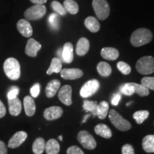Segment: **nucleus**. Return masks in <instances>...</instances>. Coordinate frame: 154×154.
<instances>
[{"instance_id":"obj_1","label":"nucleus","mask_w":154,"mask_h":154,"mask_svg":"<svg viewBox=\"0 0 154 154\" xmlns=\"http://www.w3.org/2000/svg\"><path fill=\"white\" fill-rule=\"evenodd\" d=\"M153 38V34L149 29L146 28H140L136 30L131 36V43L136 47L149 43Z\"/></svg>"},{"instance_id":"obj_2","label":"nucleus","mask_w":154,"mask_h":154,"mask_svg":"<svg viewBox=\"0 0 154 154\" xmlns=\"http://www.w3.org/2000/svg\"><path fill=\"white\" fill-rule=\"evenodd\" d=\"M4 71L7 76L10 79H19L21 75V67L19 62L15 58H8L4 63Z\"/></svg>"},{"instance_id":"obj_3","label":"nucleus","mask_w":154,"mask_h":154,"mask_svg":"<svg viewBox=\"0 0 154 154\" xmlns=\"http://www.w3.org/2000/svg\"><path fill=\"white\" fill-rule=\"evenodd\" d=\"M136 69L140 74H153L154 72V58L151 56L141 57L136 62Z\"/></svg>"},{"instance_id":"obj_4","label":"nucleus","mask_w":154,"mask_h":154,"mask_svg":"<svg viewBox=\"0 0 154 154\" xmlns=\"http://www.w3.org/2000/svg\"><path fill=\"white\" fill-rule=\"evenodd\" d=\"M109 117L113 126L119 130L126 131L131 128V124L129 121L123 118L116 110L111 109L109 113Z\"/></svg>"},{"instance_id":"obj_5","label":"nucleus","mask_w":154,"mask_h":154,"mask_svg":"<svg viewBox=\"0 0 154 154\" xmlns=\"http://www.w3.org/2000/svg\"><path fill=\"white\" fill-rule=\"evenodd\" d=\"M92 6L96 17L101 20H105L110 14V8L106 0H94Z\"/></svg>"},{"instance_id":"obj_6","label":"nucleus","mask_w":154,"mask_h":154,"mask_svg":"<svg viewBox=\"0 0 154 154\" xmlns=\"http://www.w3.org/2000/svg\"><path fill=\"white\" fill-rule=\"evenodd\" d=\"M47 13V8L44 5H35L26 9L24 17L27 20H36L43 17Z\"/></svg>"},{"instance_id":"obj_7","label":"nucleus","mask_w":154,"mask_h":154,"mask_svg":"<svg viewBox=\"0 0 154 154\" xmlns=\"http://www.w3.org/2000/svg\"><path fill=\"white\" fill-rule=\"evenodd\" d=\"M77 139L84 148L93 150L96 147V141L93 136L86 131H81L77 136Z\"/></svg>"},{"instance_id":"obj_8","label":"nucleus","mask_w":154,"mask_h":154,"mask_svg":"<svg viewBox=\"0 0 154 154\" xmlns=\"http://www.w3.org/2000/svg\"><path fill=\"white\" fill-rule=\"evenodd\" d=\"M100 88V83L96 79L88 81L80 90V95L83 98H88L94 95L98 91Z\"/></svg>"},{"instance_id":"obj_9","label":"nucleus","mask_w":154,"mask_h":154,"mask_svg":"<svg viewBox=\"0 0 154 154\" xmlns=\"http://www.w3.org/2000/svg\"><path fill=\"white\" fill-rule=\"evenodd\" d=\"M72 88L69 85H65L62 86L59 91L58 97L59 99L62 102L64 105L71 106L72 104Z\"/></svg>"},{"instance_id":"obj_10","label":"nucleus","mask_w":154,"mask_h":154,"mask_svg":"<svg viewBox=\"0 0 154 154\" xmlns=\"http://www.w3.org/2000/svg\"><path fill=\"white\" fill-rule=\"evenodd\" d=\"M61 78L66 80H74L79 79L83 76L84 73L79 69H63L60 72Z\"/></svg>"},{"instance_id":"obj_11","label":"nucleus","mask_w":154,"mask_h":154,"mask_svg":"<svg viewBox=\"0 0 154 154\" xmlns=\"http://www.w3.org/2000/svg\"><path fill=\"white\" fill-rule=\"evenodd\" d=\"M42 45L39 42L36 41L34 38H29L26 43L25 48V53L31 57H35L37 55L38 51L41 49Z\"/></svg>"},{"instance_id":"obj_12","label":"nucleus","mask_w":154,"mask_h":154,"mask_svg":"<svg viewBox=\"0 0 154 154\" xmlns=\"http://www.w3.org/2000/svg\"><path fill=\"white\" fill-rule=\"evenodd\" d=\"M27 138V134L25 131H18L9 140L8 147L11 149H16L20 146Z\"/></svg>"},{"instance_id":"obj_13","label":"nucleus","mask_w":154,"mask_h":154,"mask_svg":"<svg viewBox=\"0 0 154 154\" xmlns=\"http://www.w3.org/2000/svg\"><path fill=\"white\" fill-rule=\"evenodd\" d=\"M63 114V109L60 106H51L44 111V117L48 121L59 119Z\"/></svg>"},{"instance_id":"obj_14","label":"nucleus","mask_w":154,"mask_h":154,"mask_svg":"<svg viewBox=\"0 0 154 154\" xmlns=\"http://www.w3.org/2000/svg\"><path fill=\"white\" fill-rule=\"evenodd\" d=\"M17 28L19 33L24 37H30L33 34L31 24L26 19H20L17 24Z\"/></svg>"},{"instance_id":"obj_15","label":"nucleus","mask_w":154,"mask_h":154,"mask_svg":"<svg viewBox=\"0 0 154 154\" xmlns=\"http://www.w3.org/2000/svg\"><path fill=\"white\" fill-rule=\"evenodd\" d=\"M61 57L65 63H70L72 62L74 60V47L72 43L67 42L63 45Z\"/></svg>"},{"instance_id":"obj_16","label":"nucleus","mask_w":154,"mask_h":154,"mask_svg":"<svg viewBox=\"0 0 154 154\" xmlns=\"http://www.w3.org/2000/svg\"><path fill=\"white\" fill-rule=\"evenodd\" d=\"M61 83L59 80L53 79L48 83L45 89L46 96L48 98H52L56 95L60 88Z\"/></svg>"},{"instance_id":"obj_17","label":"nucleus","mask_w":154,"mask_h":154,"mask_svg":"<svg viewBox=\"0 0 154 154\" xmlns=\"http://www.w3.org/2000/svg\"><path fill=\"white\" fill-rule=\"evenodd\" d=\"M24 107L26 116H34L36 111V104L34 99L32 96H25L24 99Z\"/></svg>"},{"instance_id":"obj_18","label":"nucleus","mask_w":154,"mask_h":154,"mask_svg":"<svg viewBox=\"0 0 154 154\" xmlns=\"http://www.w3.org/2000/svg\"><path fill=\"white\" fill-rule=\"evenodd\" d=\"M9 110L11 115L17 116L20 114L22 111V103L18 98H15L14 99H8Z\"/></svg>"},{"instance_id":"obj_19","label":"nucleus","mask_w":154,"mask_h":154,"mask_svg":"<svg viewBox=\"0 0 154 154\" xmlns=\"http://www.w3.org/2000/svg\"><path fill=\"white\" fill-rule=\"evenodd\" d=\"M101 55L103 59H106V60L114 61L119 58V52L115 48L105 47L101 49Z\"/></svg>"},{"instance_id":"obj_20","label":"nucleus","mask_w":154,"mask_h":154,"mask_svg":"<svg viewBox=\"0 0 154 154\" xmlns=\"http://www.w3.org/2000/svg\"><path fill=\"white\" fill-rule=\"evenodd\" d=\"M90 44L87 38L83 37L79 40L76 45V52L79 56H84L89 50Z\"/></svg>"},{"instance_id":"obj_21","label":"nucleus","mask_w":154,"mask_h":154,"mask_svg":"<svg viewBox=\"0 0 154 154\" xmlns=\"http://www.w3.org/2000/svg\"><path fill=\"white\" fill-rule=\"evenodd\" d=\"M94 131L96 134L104 138H110L112 136V133L109 127L103 124L96 125L94 128Z\"/></svg>"},{"instance_id":"obj_22","label":"nucleus","mask_w":154,"mask_h":154,"mask_svg":"<svg viewBox=\"0 0 154 154\" xmlns=\"http://www.w3.org/2000/svg\"><path fill=\"white\" fill-rule=\"evenodd\" d=\"M84 24L88 30L93 33L99 32L100 29V24L98 22L97 19H96L94 17H88L84 21Z\"/></svg>"},{"instance_id":"obj_23","label":"nucleus","mask_w":154,"mask_h":154,"mask_svg":"<svg viewBox=\"0 0 154 154\" xmlns=\"http://www.w3.org/2000/svg\"><path fill=\"white\" fill-rule=\"evenodd\" d=\"M45 150L47 154H58L60 151V145L57 140L51 138L46 143Z\"/></svg>"},{"instance_id":"obj_24","label":"nucleus","mask_w":154,"mask_h":154,"mask_svg":"<svg viewBox=\"0 0 154 154\" xmlns=\"http://www.w3.org/2000/svg\"><path fill=\"white\" fill-rule=\"evenodd\" d=\"M142 147L147 153H154V135H148L143 138Z\"/></svg>"},{"instance_id":"obj_25","label":"nucleus","mask_w":154,"mask_h":154,"mask_svg":"<svg viewBox=\"0 0 154 154\" xmlns=\"http://www.w3.org/2000/svg\"><path fill=\"white\" fill-rule=\"evenodd\" d=\"M109 106L107 101H101L98 104L97 111H96V116L99 117L100 119H104L107 116L109 113Z\"/></svg>"},{"instance_id":"obj_26","label":"nucleus","mask_w":154,"mask_h":154,"mask_svg":"<svg viewBox=\"0 0 154 154\" xmlns=\"http://www.w3.org/2000/svg\"><path fill=\"white\" fill-rule=\"evenodd\" d=\"M61 69H62V63H61L60 59L57 57L53 58L47 74L48 75H51L53 73H59L61 71Z\"/></svg>"},{"instance_id":"obj_27","label":"nucleus","mask_w":154,"mask_h":154,"mask_svg":"<svg viewBox=\"0 0 154 154\" xmlns=\"http://www.w3.org/2000/svg\"><path fill=\"white\" fill-rule=\"evenodd\" d=\"M63 6L66 9V12H69L71 14H76L79 10L78 4L74 0H65Z\"/></svg>"},{"instance_id":"obj_28","label":"nucleus","mask_w":154,"mask_h":154,"mask_svg":"<svg viewBox=\"0 0 154 154\" xmlns=\"http://www.w3.org/2000/svg\"><path fill=\"white\" fill-rule=\"evenodd\" d=\"M46 142L44 138H37L34 140L32 146V151L34 154H42L45 150Z\"/></svg>"},{"instance_id":"obj_29","label":"nucleus","mask_w":154,"mask_h":154,"mask_svg":"<svg viewBox=\"0 0 154 154\" xmlns=\"http://www.w3.org/2000/svg\"><path fill=\"white\" fill-rule=\"evenodd\" d=\"M97 71L101 76L106 77L111 74L112 69L109 63L104 61H101L97 65Z\"/></svg>"},{"instance_id":"obj_30","label":"nucleus","mask_w":154,"mask_h":154,"mask_svg":"<svg viewBox=\"0 0 154 154\" xmlns=\"http://www.w3.org/2000/svg\"><path fill=\"white\" fill-rule=\"evenodd\" d=\"M98 103L96 101H91L86 100L84 101L83 109L86 112H90L93 115L94 117L96 116V111H97Z\"/></svg>"},{"instance_id":"obj_31","label":"nucleus","mask_w":154,"mask_h":154,"mask_svg":"<svg viewBox=\"0 0 154 154\" xmlns=\"http://www.w3.org/2000/svg\"><path fill=\"white\" fill-rule=\"evenodd\" d=\"M149 112L148 111L143 110V111H136L134 113L133 117L136 121L138 124H141L142 123L144 122L146 119L149 118Z\"/></svg>"},{"instance_id":"obj_32","label":"nucleus","mask_w":154,"mask_h":154,"mask_svg":"<svg viewBox=\"0 0 154 154\" xmlns=\"http://www.w3.org/2000/svg\"><path fill=\"white\" fill-rule=\"evenodd\" d=\"M134 88V92L140 96H146L149 94V89L142 84H138L136 83H133Z\"/></svg>"},{"instance_id":"obj_33","label":"nucleus","mask_w":154,"mask_h":154,"mask_svg":"<svg viewBox=\"0 0 154 154\" xmlns=\"http://www.w3.org/2000/svg\"><path fill=\"white\" fill-rule=\"evenodd\" d=\"M120 93L126 96L133 95L135 93L133 83H126V84H123L120 87Z\"/></svg>"},{"instance_id":"obj_34","label":"nucleus","mask_w":154,"mask_h":154,"mask_svg":"<svg viewBox=\"0 0 154 154\" xmlns=\"http://www.w3.org/2000/svg\"><path fill=\"white\" fill-rule=\"evenodd\" d=\"M51 8L54 9L57 12V14L61 15V16H64L66 14V11L64 7L61 5L60 2L57 1H53L51 2Z\"/></svg>"},{"instance_id":"obj_35","label":"nucleus","mask_w":154,"mask_h":154,"mask_svg":"<svg viewBox=\"0 0 154 154\" xmlns=\"http://www.w3.org/2000/svg\"><path fill=\"white\" fill-rule=\"evenodd\" d=\"M117 68L124 75L129 74L131 72V66L128 63L124 62V61H119V62H118V63H117Z\"/></svg>"},{"instance_id":"obj_36","label":"nucleus","mask_w":154,"mask_h":154,"mask_svg":"<svg viewBox=\"0 0 154 154\" xmlns=\"http://www.w3.org/2000/svg\"><path fill=\"white\" fill-rule=\"evenodd\" d=\"M49 23L50 26H51V28L55 30H57L59 26V21L58 14H55V13L50 14L49 17Z\"/></svg>"},{"instance_id":"obj_37","label":"nucleus","mask_w":154,"mask_h":154,"mask_svg":"<svg viewBox=\"0 0 154 154\" xmlns=\"http://www.w3.org/2000/svg\"><path fill=\"white\" fill-rule=\"evenodd\" d=\"M141 84L149 88V90L154 91V77L146 76L141 79Z\"/></svg>"},{"instance_id":"obj_38","label":"nucleus","mask_w":154,"mask_h":154,"mask_svg":"<svg viewBox=\"0 0 154 154\" xmlns=\"http://www.w3.org/2000/svg\"><path fill=\"white\" fill-rule=\"evenodd\" d=\"M19 93V88L17 86H11L10 89L7 93V98L8 99H14L17 97Z\"/></svg>"},{"instance_id":"obj_39","label":"nucleus","mask_w":154,"mask_h":154,"mask_svg":"<svg viewBox=\"0 0 154 154\" xmlns=\"http://www.w3.org/2000/svg\"><path fill=\"white\" fill-rule=\"evenodd\" d=\"M30 94L32 98H37L40 94V84L38 83L34 84L30 88Z\"/></svg>"},{"instance_id":"obj_40","label":"nucleus","mask_w":154,"mask_h":154,"mask_svg":"<svg viewBox=\"0 0 154 154\" xmlns=\"http://www.w3.org/2000/svg\"><path fill=\"white\" fill-rule=\"evenodd\" d=\"M67 154H84V152L82 149H80L79 147L76 146H73L69 147L68 149H67L66 151Z\"/></svg>"},{"instance_id":"obj_41","label":"nucleus","mask_w":154,"mask_h":154,"mask_svg":"<svg viewBox=\"0 0 154 154\" xmlns=\"http://www.w3.org/2000/svg\"><path fill=\"white\" fill-rule=\"evenodd\" d=\"M122 154H134V149L131 144H125L122 147Z\"/></svg>"},{"instance_id":"obj_42","label":"nucleus","mask_w":154,"mask_h":154,"mask_svg":"<svg viewBox=\"0 0 154 154\" xmlns=\"http://www.w3.org/2000/svg\"><path fill=\"white\" fill-rule=\"evenodd\" d=\"M121 99V93H116L113 94L112 99H111V104L113 106H117Z\"/></svg>"},{"instance_id":"obj_43","label":"nucleus","mask_w":154,"mask_h":154,"mask_svg":"<svg viewBox=\"0 0 154 154\" xmlns=\"http://www.w3.org/2000/svg\"><path fill=\"white\" fill-rule=\"evenodd\" d=\"M6 108L5 106L4 105V103H2V101L0 100V118H2L6 114Z\"/></svg>"},{"instance_id":"obj_44","label":"nucleus","mask_w":154,"mask_h":154,"mask_svg":"<svg viewBox=\"0 0 154 154\" xmlns=\"http://www.w3.org/2000/svg\"><path fill=\"white\" fill-rule=\"evenodd\" d=\"M7 149L5 143L3 141L0 140V154H7Z\"/></svg>"},{"instance_id":"obj_45","label":"nucleus","mask_w":154,"mask_h":154,"mask_svg":"<svg viewBox=\"0 0 154 154\" xmlns=\"http://www.w3.org/2000/svg\"><path fill=\"white\" fill-rule=\"evenodd\" d=\"M32 3L35 5H44L47 2V0H30Z\"/></svg>"},{"instance_id":"obj_46","label":"nucleus","mask_w":154,"mask_h":154,"mask_svg":"<svg viewBox=\"0 0 154 154\" xmlns=\"http://www.w3.org/2000/svg\"><path fill=\"white\" fill-rule=\"evenodd\" d=\"M91 116V114H90V113H87V114H86L85 115V116L84 117V119H83V121H82V124H84V123H85L86 121L88 120V119L89 118V117Z\"/></svg>"},{"instance_id":"obj_47","label":"nucleus","mask_w":154,"mask_h":154,"mask_svg":"<svg viewBox=\"0 0 154 154\" xmlns=\"http://www.w3.org/2000/svg\"><path fill=\"white\" fill-rule=\"evenodd\" d=\"M59 140H63V138H62V136H59Z\"/></svg>"},{"instance_id":"obj_48","label":"nucleus","mask_w":154,"mask_h":154,"mask_svg":"<svg viewBox=\"0 0 154 154\" xmlns=\"http://www.w3.org/2000/svg\"><path fill=\"white\" fill-rule=\"evenodd\" d=\"M131 103H132V101L129 102V103H126V106H130L131 104Z\"/></svg>"}]
</instances>
